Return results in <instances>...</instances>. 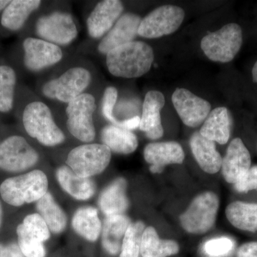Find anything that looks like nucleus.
Here are the masks:
<instances>
[{
	"label": "nucleus",
	"instance_id": "f257e3e1",
	"mask_svg": "<svg viewBox=\"0 0 257 257\" xmlns=\"http://www.w3.org/2000/svg\"><path fill=\"white\" fill-rule=\"evenodd\" d=\"M153 49L145 42L133 41L116 47L106 55L109 73L121 78H138L151 69Z\"/></svg>",
	"mask_w": 257,
	"mask_h": 257
},
{
	"label": "nucleus",
	"instance_id": "f03ea898",
	"mask_svg": "<svg viewBox=\"0 0 257 257\" xmlns=\"http://www.w3.org/2000/svg\"><path fill=\"white\" fill-rule=\"evenodd\" d=\"M23 124L29 136L46 147H55L65 141V135L55 122L50 108L42 101L25 106Z\"/></svg>",
	"mask_w": 257,
	"mask_h": 257
},
{
	"label": "nucleus",
	"instance_id": "7ed1b4c3",
	"mask_svg": "<svg viewBox=\"0 0 257 257\" xmlns=\"http://www.w3.org/2000/svg\"><path fill=\"white\" fill-rule=\"evenodd\" d=\"M47 190L48 179L40 170L7 179L0 186L3 200L14 207L37 202L48 192Z\"/></svg>",
	"mask_w": 257,
	"mask_h": 257
},
{
	"label": "nucleus",
	"instance_id": "20e7f679",
	"mask_svg": "<svg viewBox=\"0 0 257 257\" xmlns=\"http://www.w3.org/2000/svg\"><path fill=\"white\" fill-rule=\"evenodd\" d=\"M92 82L90 71L82 67H70L57 78L47 81L42 87V93L47 99L68 104L85 93Z\"/></svg>",
	"mask_w": 257,
	"mask_h": 257
},
{
	"label": "nucleus",
	"instance_id": "39448f33",
	"mask_svg": "<svg viewBox=\"0 0 257 257\" xmlns=\"http://www.w3.org/2000/svg\"><path fill=\"white\" fill-rule=\"evenodd\" d=\"M242 43L241 27L236 23H230L203 37L201 48L212 62L227 63L234 60Z\"/></svg>",
	"mask_w": 257,
	"mask_h": 257
},
{
	"label": "nucleus",
	"instance_id": "423d86ee",
	"mask_svg": "<svg viewBox=\"0 0 257 257\" xmlns=\"http://www.w3.org/2000/svg\"><path fill=\"white\" fill-rule=\"evenodd\" d=\"M219 207V199L215 193L199 194L179 217L182 228L189 234H205L215 224Z\"/></svg>",
	"mask_w": 257,
	"mask_h": 257
},
{
	"label": "nucleus",
	"instance_id": "0eeeda50",
	"mask_svg": "<svg viewBox=\"0 0 257 257\" xmlns=\"http://www.w3.org/2000/svg\"><path fill=\"white\" fill-rule=\"evenodd\" d=\"M96 109L95 97L90 93H84L67 104L65 110L67 130L79 141L88 144L95 139L93 115Z\"/></svg>",
	"mask_w": 257,
	"mask_h": 257
},
{
	"label": "nucleus",
	"instance_id": "6e6552de",
	"mask_svg": "<svg viewBox=\"0 0 257 257\" xmlns=\"http://www.w3.org/2000/svg\"><path fill=\"white\" fill-rule=\"evenodd\" d=\"M111 159V150L106 145L88 143L71 150L66 164L76 175L90 178L104 172Z\"/></svg>",
	"mask_w": 257,
	"mask_h": 257
},
{
	"label": "nucleus",
	"instance_id": "1a4fd4ad",
	"mask_svg": "<svg viewBox=\"0 0 257 257\" xmlns=\"http://www.w3.org/2000/svg\"><path fill=\"white\" fill-rule=\"evenodd\" d=\"M35 29L38 38L60 47L70 45L78 36L73 16L67 12L55 11L41 15Z\"/></svg>",
	"mask_w": 257,
	"mask_h": 257
},
{
	"label": "nucleus",
	"instance_id": "9d476101",
	"mask_svg": "<svg viewBox=\"0 0 257 257\" xmlns=\"http://www.w3.org/2000/svg\"><path fill=\"white\" fill-rule=\"evenodd\" d=\"M185 13L175 5H164L142 19L139 36L147 39L160 38L177 31L183 23Z\"/></svg>",
	"mask_w": 257,
	"mask_h": 257
},
{
	"label": "nucleus",
	"instance_id": "9b49d317",
	"mask_svg": "<svg viewBox=\"0 0 257 257\" xmlns=\"http://www.w3.org/2000/svg\"><path fill=\"white\" fill-rule=\"evenodd\" d=\"M38 161V153L23 137L13 135L0 144V170L21 172L32 168Z\"/></svg>",
	"mask_w": 257,
	"mask_h": 257
},
{
	"label": "nucleus",
	"instance_id": "f8f14e48",
	"mask_svg": "<svg viewBox=\"0 0 257 257\" xmlns=\"http://www.w3.org/2000/svg\"><path fill=\"white\" fill-rule=\"evenodd\" d=\"M23 47L24 64L30 72H42L63 59V51L60 47L38 37H27Z\"/></svg>",
	"mask_w": 257,
	"mask_h": 257
},
{
	"label": "nucleus",
	"instance_id": "ddd939ff",
	"mask_svg": "<svg viewBox=\"0 0 257 257\" xmlns=\"http://www.w3.org/2000/svg\"><path fill=\"white\" fill-rule=\"evenodd\" d=\"M172 101L182 122L189 127H197L202 124L211 112L209 101L184 88L176 89Z\"/></svg>",
	"mask_w": 257,
	"mask_h": 257
},
{
	"label": "nucleus",
	"instance_id": "4468645a",
	"mask_svg": "<svg viewBox=\"0 0 257 257\" xmlns=\"http://www.w3.org/2000/svg\"><path fill=\"white\" fill-rule=\"evenodd\" d=\"M124 10V5L119 0L99 2L86 22L89 36L94 40H101L122 15Z\"/></svg>",
	"mask_w": 257,
	"mask_h": 257
},
{
	"label": "nucleus",
	"instance_id": "2eb2a0df",
	"mask_svg": "<svg viewBox=\"0 0 257 257\" xmlns=\"http://www.w3.org/2000/svg\"><path fill=\"white\" fill-rule=\"evenodd\" d=\"M141 21L140 16L134 13L121 15L112 28L101 39L97 46L98 52L106 55L116 47L135 41Z\"/></svg>",
	"mask_w": 257,
	"mask_h": 257
},
{
	"label": "nucleus",
	"instance_id": "dca6fc26",
	"mask_svg": "<svg viewBox=\"0 0 257 257\" xmlns=\"http://www.w3.org/2000/svg\"><path fill=\"white\" fill-rule=\"evenodd\" d=\"M251 155L240 138L230 143L222 159L221 173L226 182L235 184L251 167Z\"/></svg>",
	"mask_w": 257,
	"mask_h": 257
},
{
	"label": "nucleus",
	"instance_id": "f3484780",
	"mask_svg": "<svg viewBox=\"0 0 257 257\" xmlns=\"http://www.w3.org/2000/svg\"><path fill=\"white\" fill-rule=\"evenodd\" d=\"M144 157L150 164V171L154 174L162 173L166 166L181 165L184 162V152L176 142L148 144L144 150Z\"/></svg>",
	"mask_w": 257,
	"mask_h": 257
},
{
	"label": "nucleus",
	"instance_id": "a211bd4d",
	"mask_svg": "<svg viewBox=\"0 0 257 257\" xmlns=\"http://www.w3.org/2000/svg\"><path fill=\"white\" fill-rule=\"evenodd\" d=\"M165 104V98L162 92L151 90L147 93L143 102V113L140 116L139 128L144 132L150 140H159L163 136L161 110Z\"/></svg>",
	"mask_w": 257,
	"mask_h": 257
},
{
	"label": "nucleus",
	"instance_id": "6ab92c4d",
	"mask_svg": "<svg viewBox=\"0 0 257 257\" xmlns=\"http://www.w3.org/2000/svg\"><path fill=\"white\" fill-rule=\"evenodd\" d=\"M190 147L198 165L204 172L213 175L221 170L222 157L216 150L214 142L197 132L191 137Z\"/></svg>",
	"mask_w": 257,
	"mask_h": 257
},
{
	"label": "nucleus",
	"instance_id": "aec40b11",
	"mask_svg": "<svg viewBox=\"0 0 257 257\" xmlns=\"http://www.w3.org/2000/svg\"><path fill=\"white\" fill-rule=\"evenodd\" d=\"M128 204L126 181L121 177L113 181L99 196V207L106 216L124 214L128 209Z\"/></svg>",
	"mask_w": 257,
	"mask_h": 257
},
{
	"label": "nucleus",
	"instance_id": "412c9836",
	"mask_svg": "<svg viewBox=\"0 0 257 257\" xmlns=\"http://www.w3.org/2000/svg\"><path fill=\"white\" fill-rule=\"evenodd\" d=\"M56 177L61 187L74 199L88 200L95 193V183L92 179L79 177L68 166L59 167L56 172Z\"/></svg>",
	"mask_w": 257,
	"mask_h": 257
},
{
	"label": "nucleus",
	"instance_id": "4be33fe9",
	"mask_svg": "<svg viewBox=\"0 0 257 257\" xmlns=\"http://www.w3.org/2000/svg\"><path fill=\"white\" fill-rule=\"evenodd\" d=\"M40 0H14L2 13V26L11 32H17L25 26L32 13L40 8Z\"/></svg>",
	"mask_w": 257,
	"mask_h": 257
},
{
	"label": "nucleus",
	"instance_id": "5701e85b",
	"mask_svg": "<svg viewBox=\"0 0 257 257\" xmlns=\"http://www.w3.org/2000/svg\"><path fill=\"white\" fill-rule=\"evenodd\" d=\"M131 224L130 218L124 214L106 216L101 234V243L106 252L115 256L121 251L125 233Z\"/></svg>",
	"mask_w": 257,
	"mask_h": 257
},
{
	"label": "nucleus",
	"instance_id": "b1692460",
	"mask_svg": "<svg viewBox=\"0 0 257 257\" xmlns=\"http://www.w3.org/2000/svg\"><path fill=\"white\" fill-rule=\"evenodd\" d=\"M230 126L231 121L228 109L219 106L209 113L199 133L211 141L225 145L229 140Z\"/></svg>",
	"mask_w": 257,
	"mask_h": 257
},
{
	"label": "nucleus",
	"instance_id": "393cba45",
	"mask_svg": "<svg viewBox=\"0 0 257 257\" xmlns=\"http://www.w3.org/2000/svg\"><path fill=\"white\" fill-rule=\"evenodd\" d=\"M101 140L111 152L120 155L133 153L138 147V138L133 132L113 124L101 130Z\"/></svg>",
	"mask_w": 257,
	"mask_h": 257
},
{
	"label": "nucleus",
	"instance_id": "a878e982",
	"mask_svg": "<svg viewBox=\"0 0 257 257\" xmlns=\"http://www.w3.org/2000/svg\"><path fill=\"white\" fill-rule=\"evenodd\" d=\"M179 251V246L177 241L160 239L155 228H145L140 248L142 256L169 257L177 254Z\"/></svg>",
	"mask_w": 257,
	"mask_h": 257
},
{
	"label": "nucleus",
	"instance_id": "bb28decb",
	"mask_svg": "<svg viewBox=\"0 0 257 257\" xmlns=\"http://www.w3.org/2000/svg\"><path fill=\"white\" fill-rule=\"evenodd\" d=\"M72 225L77 234L92 242L98 239L101 231L97 209L92 207L79 208L72 217Z\"/></svg>",
	"mask_w": 257,
	"mask_h": 257
},
{
	"label": "nucleus",
	"instance_id": "cd10ccee",
	"mask_svg": "<svg viewBox=\"0 0 257 257\" xmlns=\"http://www.w3.org/2000/svg\"><path fill=\"white\" fill-rule=\"evenodd\" d=\"M228 221L236 229L257 231V204L243 202L231 203L226 208Z\"/></svg>",
	"mask_w": 257,
	"mask_h": 257
},
{
	"label": "nucleus",
	"instance_id": "c85d7f7f",
	"mask_svg": "<svg viewBox=\"0 0 257 257\" xmlns=\"http://www.w3.org/2000/svg\"><path fill=\"white\" fill-rule=\"evenodd\" d=\"M37 209L52 232L60 234L65 229L67 216L50 192L37 201Z\"/></svg>",
	"mask_w": 257,
	"mask_h": 257
},
{
	"label": "nucleus",
	"instance_id": "c756f323",
	"mask_svg": "<svg viewBox=\"0 0 257 257\" xmlns=\"http://www.w3.org/2000/svg\"><path fill=\"white\" fill-rule=\"evenodd\" d=\"M16 72L7 64L0 65V112L9 113L14 106L16 90Z\"/></svg>",
	"mask_w": 257,
	"mask_h": 257
},
{
	"label": "nucleus",
	"instance_id": "7c9ffc66",
	"mask_svg": "<svg viewBox=\"0 0 257 257\" xmlns=\"http://www.w3.org/2000/svg\"><path fill=\"white\" fill-rule=\"evenodd\" d=\"M145 225L142 221L132 223L123 239L119 257H139L141 248L142 237Z\"/></svg>",
	"mask_w": 257,
	"mask_h": 257
},
{
	"label": "nucleus",
	"instance_id": "2f4dec72",
	"mask_svg": "<svg viewBox=\"0 0 257 257\" xmlns=\"http://www.w3.org/2000/svg\"><path fill=\"white\" fill-rule=\"evenodd\" d=\"M18 245L25 257H46V249L43 242L32 236L23 224L17 228Z\"/></svg>",
	"mask_w": 257,
	"mask_h": 257
},
{
	"label": "nucleus",
	"instance_id": "473e14b6",
	"mask_svg": "<svg viewBox=\"0 0 257 257\" xmlns=\"http://www.w3.org/2000/svg\"><path fill=\"white\" fill-rule=\"evenodd\" d=\"M22 224L32 236L42 242L44 243L50 239V230L40 214H32L27 216Z\"/></svg>",
	"mask_w": 257,
	"mask_h": 257
},
{
	"label": "nucleus",
	"instance_id": "72a5a7b5",
	"mask_svg": "<svg viewBox=\"0 0 257 257\" xmlns=\"http://www.w3.org/2000/svg\"><path fill=\"white\" fill-rule=\"evenodd\" d=\"M117 89L114 87H106L101 99V109L103 116L106 120L110 121L111 124L121 127L122 121H119L114 114V107L117 100Z\"/></svg>",
	"mask_w": 257,
	"mask_h": 257
},
{
	"label": "nucleus",
	"instance_id": "f704fd0d",
	"mask_svg": "<svg viewBox=\"0 0 257 257\" xmlns=\"http://www.w3.org/2000/svg\"><path fill=\"white\" fill-rule=\"evenodd\" d=\"M233 248L232 240L227 237H219L207 241L204 246V251L209 257H224L229 254Z\"/></svg>",
	"mask_w": 257,
	"mask_h": 257
},
{
	"label": "nucleus",
	"instance_id": "c9c22d12",
	"mask_svg": "<svg viewBox=\"0 0 257 257\" xmlns=\"http://www.w3.org/2000/svg\"><path fill=\"white\" fill-rule=\"evenodd\" d=\"M234 184L235 189L239 192L257 191V165L250 167L249 170Z\"/></svg>",
	"mask_w": 257,
	"mask_h": 257
},
{
	"label": "nucleus",
	"instance_id": "e433bc0d",
	"mask_svg": "<svg viewBox=\"0 0 257 257\" xmlns=\"http://www.w3.org/2000/svg\"><path fill=\"white\" fill-rule=\"evenodd\" d=\"M0 257H25L17 243L3 245L0 243Z\"/></svg>",
	"mask_w": 257,
	"mask_h": 257
},
{
	"label": "nucleus",
	"instance_id": "4c0bfd02",
	"mask_svg": "<svg viewBox=\"0 0 257 257\" xmlns=\"http://www.w3.org/2000/svg\"><path fill=\"white\" fill-rule=\"evenodd\" d=\"M236 257H257V241L243 243L236 252Z\"/></svg>",
	"mask_w": 257,
	"mask_h": 257
},
{
	"label": "nucleus",
	"instance_id": "58836bf2",
	"mask_svg": "<svg viewBox=\"0 0 257 257\" xmlns=\"http://www.w3.org/2000/svg\"><path fill=\"white\" fill-rule=\"evenodd\" d=\"M10 3L11 1H9V0H0V12L3 13Z\"/></svg>",
	"mask_w": 257,
	"mask_h": 257
},
{
	"label": "nucleus",
	"instance_id": "ea45409f",
	"mask_svg": "<svg viewBox=\"0 0 257 257\" xmlns=\"http://www.w3.org/2000/svg\"><path fill=\"white\" fill-rule=\"evenodd\" d=\"M251 74H252V79L253 82L257 84V61L255 62L254 65H253Z\"/></svg>",
	"mask_w": 257,
	"mask_h": 257
},
{
	"label": "nucleus",
	"instance_id": "a19ab883",
	"mask_svg": "<svg viewBox=\"0 0 257 257\" xmlns=\"http://www.w3.org/2000/svg\"><path fill=\"white\" fill-rule=\"evenodd\" d=\"M3 207H2L1 203H0V226H1L2 221H3Z\"/></svg>",
	"mask_w": 257,
	"mask_h": 257
}]
</instances>
